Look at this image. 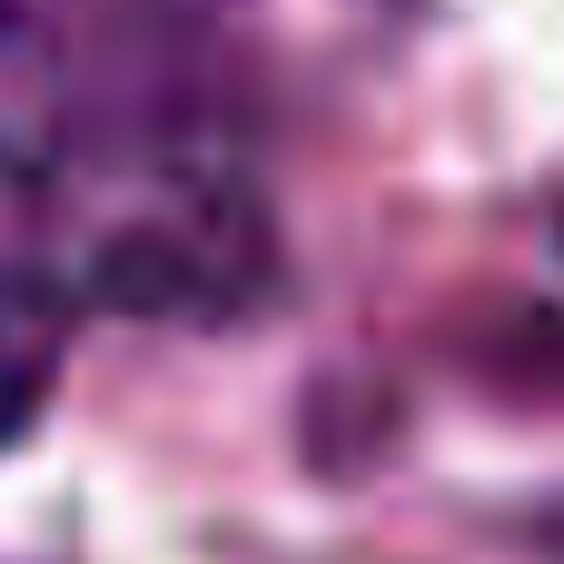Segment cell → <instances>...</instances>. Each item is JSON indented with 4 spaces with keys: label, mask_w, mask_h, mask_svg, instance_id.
Masks as SVG:
<instances>
[{
    "label": "cell",
    "mask_w": 564,
    "mask_h": 564,
    "mask_svg": "<svg viewBox=\"0 0 564 564\" xmlns=\"http://www.w3.org/2000/svg\"><path fill=\"white\" fill-rule=\"evenodd\" d=\"M159 59H188L208 79L228 69H288V59H337L357 50L397 0H109Z\"/></svg>",
    "instance_id": "cell-2"
},
{
    "label": "cell",
    "mask_w": 564,
    "mask_h": 564,
    "mask_svg": "<svg viewBox=\"0 0 564 564\" xmlns=\"http://www.w3.org/2000/svg\"><path fill=\"white\" fill-rule=\"evenodd\" d=\"M69 139V89L20 0H0V178H40Z\"/></svg>",
    "instance_id": "cell-4"
},
{
    "label": "cell",
    "mask_w": 564,
    "mask_h": 564,
    "mask_svg": "<svg viewBox=\"0 0 564 564\" xmlns=\"http://www.w3.org/2000/svg\"><path fill=\"white\" fill-rule=\"evenodd\" d=\"M59 357H69V297L40 278V268H10L0 258V446H20L59 387Z\"/></svg>",
    "instance_id": "cell-3"
},
{
    "label": "cell",
    "mask_w": 564,
    "mask_h": 564,
    "mask_svg": "<svg viewBox=\"0 0 564 564\" xmlns=\"http://www.w3.org/2000/svg\"><path fill=\"white\" fill-rule=\"evenodd\" d=\"M59 268H40L59 297H99V307H149V317H198V307H238L268 268V228L258 198L228 159V139L208 129V109H169V119H129L109 139H59Z\"/></svg>",
    "instance_id": "cell-1"
}]
</instances>
